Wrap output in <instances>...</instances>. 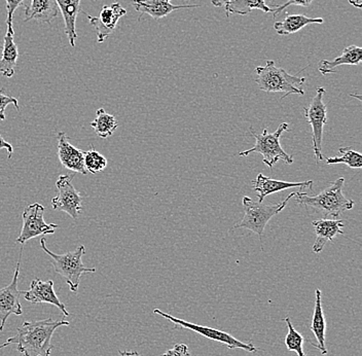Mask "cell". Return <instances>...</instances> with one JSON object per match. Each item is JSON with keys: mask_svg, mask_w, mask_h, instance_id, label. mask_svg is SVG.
I'll list each match as a JSON object with an SVG mask.
<instances>
[{"mask_svg": "<svg viewBox=\"0 0 362 356\" xmlns=\"http://www.w3.org/2000/svg\"><path fill=\"white\" fill-rule=\"evenodd\" d=\"M69 321L52 318L25 321L18 328L17 335L8 338V343L16 344L17 350L24 356H51L54 345L52 338L57 328L69 326Z\"/></svg>", "mask_w": 362, "mask_h": 356, "instance_id": "obj_1", "label": "cell"}, {"mask_svg": "<svg viewBox=\"0 0 362 356\" xmlns=\"http://www.w3.org/2000/svg\"><path fill=\"white\" fill-rule=\"evenodd\" d=\"M344 183L345 178H339L330 183L329 187L316 196H309L305 193H296V202L300 205H304L307 210L312 208L323 213L325 217L337 219L341 213L349 212L354 207V201L344 195Z\"/></svg>", "mask_w": 362, "mask_h": 356, "instance_id": "obj_2", "label": "cell"}, {"mask_svg": "<svg viewBox=\"0 0 362 356\" xmlns=\"http://www.w3.org/2000/svg\"><path fill=\"white\" fill-rule=\"evenodd\" d=\"M255 83L266 93H282L281 99L289 95L304 96L305 79L291 76L286 70L276 67L273 60H268L264 67L255 68Z\"/></svg>", "mask_w": 362, "mask_h": 356, "instance_id": "obj_3", "label": "cell"}, {"mask_svg": "<svg viewBox=\"0 0 362 356\" xmlns=\"http://www.w3.org/2000/svg\"><path fill=\"white\" fill-rule=\"evenodd\" d=\"M40 247L47 255L51 256L52 265L56 273L65 279L70 292L74 294L78 292L81 278L83 274L96 272V268H87L83 264V256L86 253L83 245H79L76 251H69L64 255H57L47 248L45 238H42L40 240Z\"/></svg>", "mask_w": 362, "mask_h": 356, "instance_id": "obj_4", "label": "cell"}, {"mask_svg": "<svg viewBox=\"0 0 362 356\" xmlns=\"http://www.w3.org/2000/svg\"><path fill=\"white\" fill-rule=\"evenodd\" d=\"M289 125L287 122H282L277 130L273 133H269L267 129H264L262 133H255L250 131L251 135L255 137V147L247 149V151L239 153V156H247L252 153L260 154L264 158V163L269 168H273L279 162L283 161L285 164L291 165L293 163V158L289 156L284 149H282L280 144L283 132L289 130Z\"/></svg>", "mask_w": 362, "mask_h": 356, "instance_id": "obj_5", "label": "cell"}, {"mask_svg": "<svg viewBox=\"0 0 362 356\" xmlns=\"http://www.w3.org/2000/svg\"><path fill=\"white\" fill-rule=\"evenodd\" d=\"M293 197H296V193H291L281 203L276 204V205H266V204L253 201L250 197H244L243 201H242L244 217L242 221L234 226V229H247L259 236V239L262 240L267 224L274 217L279 214L286 207L287 204Z\"/></svg>", "mask_w": 362, "mask_h": 356, "instance_id": "obj_6", "label": "cell"}, {"mask_svg": "<svg viewBox=\"0 0 362 356\" xmlns=\"http://www.w3.org/2000/svg\"><path fill=\"white\" fill-rule=\"evenodd\" d=\"M325 95V88H317L316 95L312 99L310 105L303 108L305 117L312 127L313 151L317 164L325 159L322 155L323 128L327 124V104L323 101Z\"/></svg>", "mask_w": 362, "mask_h": 356, "instance_id": "obj_7", "label": "cell"}, {"mask_svg": "<svg viewBox=\"0 0 362 356\" xmlns=\"http://www.w3.org/2000/svg\"><path fill=\"white\" fill-rule=\"evenodd\" d=\"M153 313L164 317V318L168 319L172 323L180 326L181 328L192 331V332L203 335V337L212 340V341L218 342V343L228 347L230 350L242 349V350L247 351V352H255V351L259 350V348L253 345L251 342L244 343V342L239 341L236 338L233 337L232 335L228 334V333L223 332V331L209 328V326H199V324L187 323V321H182V319L176 318V317L172 316V315L160 311V309L153 310Z\"/></svg>", "mask_w": 362, "mask_h": 356, "instance_id": "obj_8", "label": "cell"}, {"mask_svg": "<svg viewBox=\"0 0 362 356\" xmlns=\"http://www.w3.org/2000/svg\"><path fill=\"white\" fill-rule=\"evenodd\" d=\"M45 207L40 203L27 206L23 212L21 234L16 240L17 243L24 245L29 240L42 235L54 234L58 224H47L45 222Z\"/></svg>", "mask_w": 362, "mask_h": 356, "instance_id": "obj_9", "label": "cell"}, {"mask_svg": "<svg viewBox=\"0 0 362 356\" xmlns=\"http://www.w3.org/2000/svg\"><path fill=\"white\" fill-rule=\"evenodd\" d=\"M72 176L63 174L56 181L58 196L52 199V208L67 213L74 219H78L83 212V196L72 185Z\"/></svg>", "mask_w": 362, "mask_h": 356, "instance_id": "obj_10", "label": "cell"}, {"mask_svg": "<svg viewBox=\"0 0 362 356\" xmlns=\"http://www.w3.org/2000/svg\"><path fill=\"white\" fill-rule=\"evenodd\" d=\"M21 256L22 253H20V258L18 260L11 285L4 289H0V332L4 331L6 321L11 314L18 315V316L23 314L22 306L20 303V297H21L22 292L18 289Z\"/></svg>", "mask_w": 362, "mask_h": 356, "instance_id": "obj_11", "label": "cell"}, {"mask_svg": "<svg viewBox=\"0 0 362 356\" xmlns=\"http://www.w3.org/2000/svg\"><path fill=\"white\" fill-rule=\"evenodd\" d=\"M85 13L89 19L90 24L94 27L95 33L97 34V42L101 44L112 35L117 28V23L126 15L127 11L121 4L115 2L112 6H103L98 17H92L87 13Z\"/></svg>", "mask_w": 362, "mask_h": 356, "instance_id": "obj_12", "label": "cell"}, {"mask_svg": "<svg viewBox=\"0 0 362 356\" xmlns=\"http://www.w3.org/2000/svg\"><path fill=\"white\" fill-rule=\"evenodd\" d=\"M58 142V158L61 165L74 173L87 176L88 171L85 167V151L76 149L70 144L69 138L65 132L57 134Z\"/></svg>", "mask_w": 362, "mask_h": 356, "instance_id": "obj_13", "label": "cell"}, {"mask_svg": "<svg viewBox=\"0 0 362 356\" xmlns=\"http://www.w3.org/2000/svg\"><path fill=\"white\" fill-rule=\"evenodd\" d=\"M24 294L25 300L33 304H51L56 306L64 316H69L66 306L60 301L54 289L53 280L42 281L40 279H34L30 285V289L21 292Z\"/></svg>", "mask_w": 362, "mask_h": 356, "instance_id": "obj_14", "label": "cell"}, {"mask_svg": "<svg viewBox=\"0 0 362 356\" xmlns=\"http://www.w3.org/2000/svg\"><path fill=\"white\" fill-rule=\"evenodd\" d=\"M314 181L307 180L302 183H289V181L277 180L264 176L259 173L255 180H252L253 190L257 192L259 196V203H262L264 199L269 195L275 194L281 190L291 189V188H300V189H313Z\"/></svg>", "mask_w": 362, "mask_h": 356, "instance_id": "obj_15", "label": "cell"}, {"mask_svg": "<svg viewBox=\"0 0 362 356\" xmlns=\"http://www.w3.org/2000/svg\"><path fill=\"white\" fill-rule=\"evenodd\" d=\"M312 226L316 234L315 243L312 247L314 253H322L328 242L332 241L338 235H345V232L341 230L345 224L341 219H316Z\"/></svg>", "mask_w": 362, "mask_h": 356, "instance_id": "obj_16", "label": "cell"}, {"mask_svg": "<svg viewBox=\"0 0 362 356\" xmlns=\"http://www.w3.org/2000/svg\"><path fill=\"white\" fill-rule=\"evenodd\" d=\"M133 6L135 11L140 15L151 16L153 19L160 20L167 17L174 11L182 10V8H198L197 4H182V6H174L172 0H133Z\"/></svg>", "mask_w": 362, "mask_h": 356, "instance_id": "obj_17", "label": "cell"}, {"mask_svg": "<svg viewBox=\"0 0 362 356\" xmlns=\"http://www.w3.org/2000/svg\"><path fill=\"white\" fill-rule=\"evenodd\" d=\"M362 60V49L358 45H349L344 49L341 56L334 60H322L319 62V71L323 76H329L337 71V68L343 65H359Z\"/></svg>", "mask_w": 362, "mask_h": 356, "instance_id": "obj_18", "label": "cell"}, {"mask_svg": "<svg viewBox=\"0 0 362 356\" xmlns=\"http://www.w3.org/2000/svg\"><path fill=\"white\" fill-rule=\"evenodd\" d=\"M59 6L56 0H31L30 4L25 8V22L29 20L51 23L58 16Z\"/></svg>", "mask_w": 362, "mask_h": 356, "instance_id": "obj_19", "label": "cell"}, {"mask_svg": "<svg viewBox=\"0 0 362 356\" xmlns=\"http://www.w3.org/2000/svg\"><path fill=\"white\" fill-rule=\"evenodd\" d=\"M310 328L317 340V344H312V346L318 349L321 355H327V345H325L327 321H325V312L322 309V292L320 289H316L315 308H314L313 321Z\"/></svg>", "mask_w": 362, "mask_h": 356, "instance_id": "obj_20", "label": "cell"}, {"mask_svg": "<svg viewBox=\"0 0 362 356\" xmlns=\"http://www.w3.org/2000/svg\"><path fill=\"white\" fill-rule=\"evenodd\" d=\"M15 33L6 31L4 38V47H2L1 59H0V74L4 78H13L17 67L18 58H19V50L13 40Z\"/></svg>", "mask_w": 362, "mask_h": 356, "instance_id": "obj_21", "label": "cell"}, {"mask_svg": "<svg viewBox=\"0 0 362 356\" xmlns=\"http://www.w3.org/2000/svg\"><path fill=\"white\" fill-rule=\"evenodd\" d=\"M56 2L64 18L65 33L67 34L69 44L71 47H76L78 38L76 23L78 13L81 11V0H56Z\"/></svg>", "mask_w": 362, "mask_h": 356, "instance_id": "obj_22", "label": "cell"}, {"mask_svg": "<svg viewBox=\"0 0 362 356\" xmlns=\"http://www.w3.org/2000/svg\"><path fill=\"white\" fill-rule=\"evenodd\" d=\"M322 18H309L304 15H288L274 24V29L279 35H291L298 33L310 24H323Z\"/></svg>", "mask_w": 362, "mask_h": 356, "instance_id": "obj_23", "label": "cell"}, {"mask_svg": "<svg viewBox=\"0 0 362 356\" xmlns=\"http://www.w3.org/2000/svg\"><path fill=\"white\" fill-rule=\"evenodd\" d=\"M226 17L230 13L249 15L252 11L259 10L264 13H273V8L266 4V0H233L226 6Z\"/></svg>", "mask_w": 362, "mask_h": 356, "instance_id": "obj_24", "label": "cell"}, {"mask_svg": "<svg viewBox=\"0 0 362 356\" xmlns=\"http://www.w3.org/2000/svg\"><path fill=\"white\" fill-rule=\"evenodd\" d=\"M90 127L94 129L99 137L108 138L117 131L119 122L115 115L106 113L104 108H99L96 112V117L90 122Z\"/></svg>", "mask_w": 362, "mask_h": 356, "instance_id": "obj_25", "label": "cell"}, {"mask_svg": "<svg viewBox=\"0 0 362 356\" xmlns=\"http://www.w3.org/2000/svg\"><path fill=\"white\" fill-rule=\"evenodd\" d=\"M339 151L341 156L327 159V165L345 164L352 169L362 168V155L359 151H354L351 147H341Z\"/></svg>", "mask_w": 362, "mask_h": 356, "instance_id": "obj_26", "label": "cell"}, {"mask_svg": "<svg viewBox=\"0 0 362 356\" xmlns=\"http://www.w3.org/2000/svg\"><path fill=\"white\" fill-rule=\"evenodd\" d=\"M284 321L288 326V333L285 337V345H286L287 350L293 351L298 356H307L304 348H303L305 342L304 337L293 328L289 317L284 318Z\"/></svg>", "mask_w": 362, "mask_h": 356, "instance_id": "obj_27", "label": "cell"}, {"mask_svg": "<svg viewBox=\"0 0 362 356\" xmlns=\"http://www.w3.org/2000/svg\"><path fill=\"white\" fill-rule=\"evenodd\" d=\"M85 167L88 173H100L107 167V159L90 147V151H85Z\"/></svg>", "mask_w": 362, "mask_h": 356, "instance_id": "obj_28", "label": "cell"}, {"mask_svg": "<svg viewBox=\"0 0 362 356\" xmlns=\"http://www.w3.org/2000/svg\"><path fill=\"white\" fill-rule=\"evenodd\" d=\"M10 104H13L18 110H20L17 99L11 95L4 94V90H0V121H6V108Z\"/></svg>", "mask_w": 362, "mask_h": 356, "instance_id": "obj_29", "label": "cell"}, {"mask_svg": "<svg viewBox=\"0 0 362 356\" xmlns=\"http://www.w3.org/2000/svg\"><path fill=\"white\" fill-rule=\"evenodd\" d=\"M314 0H287V2L281 4V6H276L273 8V17L277 18L278 16L281 15L283 11L286 10L288 6H304V8H309L312 4H313Z\"/></svg>", "mask_w": 362, "mask_h": 356, "instance_id": "obj_30", "label": "cell"}, {"mask_svg": "<svg viewBox=\"0 0 362 356\" xmlns=\"http://www.w3.org/2000/svg\"><path fill=\"white\" fill-rule=\"evenodd\" d=\"M6 11H8V18H6V25H8V33H15L13 31V13L24 2V0H6Z\"/></svg>", "mask_w": 362, "mask_h": 356, "instance_id": "obj_31", "label": "cell"}, {"mask_svg": "<svg viewBox=\"0 0 362 356\" xmlns=\"http://www.w3.org/2000/svg\"><path fill=\"white\" fill-rule=\"evenodd\" d=\"M163 356H191V353H189V347L185 344H176L173 348L166 351Z\"/></svg>", "mask_w": 362, "mask_h": 356, "instance_id": "obj_32", "label": "cell"}, {"mask_svg": "<svg viewBox=\"0 0 362 356\" xmlns=\"http://www.w3.org/2000/svg\"><path fill=\"white\" fill-rule=\"evenodd\" d=\"M0 149H6V151H8V159H11L13 154V145L8 144V142H6L1 135H0Z\"/></svg>", "mask_w": 362, "mask_h": 356, "instance_id": "obj_33", "label": "cell"}, {"mask_svg": "<svg viewBox=\"0 0 362 356\" xmlns=\"http://www.w3.org/2000/svg\"><path fill=\"white\" fill-rule=\"evenodd\" d=\"M233 0H211L212 6L215 8H226Z\"/></svg>", "mask_w": 362, "mask_h": 356, "instance_id": "obj_34", "label": "cell"}, {"mask_svg": "<svg viewBox=\"0 0 362 356\" xmlns=\"http://www.w3.org/2000/svg\"><path fill=\"white\" fill-rule=\"evenodd\" d=\"M119 356H142L137 351H119Z\"/></svg>", "mask_w": 362, "mask_h": 356, "instance_id": "obj_35", "label": "cell"}, {"mask_svg": "<svg viewBox=\"0 0 362 356\" xmlns=\"http://www.w3.org/2000/svg\"><path fill=\"white\" fill-rule=\"evenodd\" d=\"M348 1L354 8H361L362 6V0H348Z\"/></svg>", "mask_w": 362, "mask_h": 356, "instance_id": "obj_36", "label": "cell"}, {"mask_svg": "<svg viewBox=\"0 0 362 356\" xmlns=\"http://www.w3.org/2000/svg\"><path fill=\"white\" fill-rule=\"evenodd\" d=\"M10 345V344L8 343V342H6V343L2 344V345H0V350H1L2 348H4V347H8Z\"/></svg>", "mask_w": 362, "mask_h": 356, "instance_id": "obj_37", "label": "cell"}, {"mask_svg": "<svg viewBox=\"0 0 362 356\" xmlns=\"http://www.w3.org/2000/svg\"><path fill=\"white\" fill-rule=\"evenodd\" d=\"M351 96L355 97V98H357L359 101H361V95H351Z\"/></svg>", "mask_w": 362, "mask_h": 356, "instance_id": "obj_38", "label": "cell"}]
</instances>
